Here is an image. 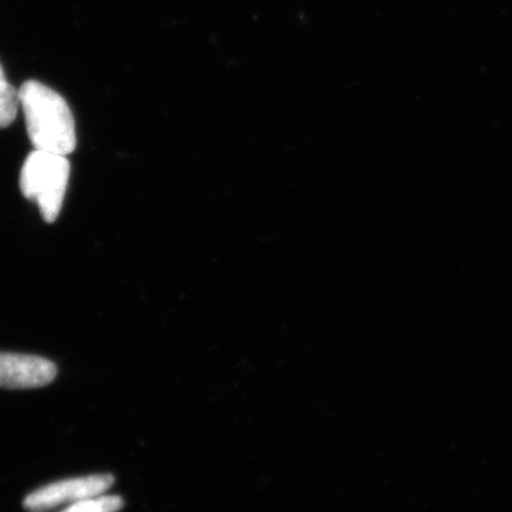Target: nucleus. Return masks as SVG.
Segmentation results:
<instances>
[{
    "mask_svg": "<svg viewBox=\"0 0 512 512\" xmlns=\"http://www.w3.org/2000/svg\"><path fill=\"white\" fill-rule=\"evenodd\" d=\"M26 130L35 150L69 156L76 148V123L67 101L45 84L29 80L19 89Z\"/></svg>",
    "mask_w": 512,
    "mask_h": 512,
    "instance_id": "nucleus-1",
    "label": "nucleus"
},
{
    "mask_svg": "<svg viewBox=\"0 0 512 512\" xmlns=\"http://www.w3.org/2000/svg\"><path fill=\"white\" fill-rule=\"evenodd\" d=\"M69 178V160L60 154L35 150L23 164L20 191L25 198L36 202L47 224H53L59 218Z\"/></svg>",
    "mask_w": 512,
    "mask_h": 512,
    "instance_id": "nucleus-2",
    "label": "nucleus"
},
{
    "mask_svg": "<svg viewBox=\"0 0 512 512\" xmlns=\"http://www.w3.org/2000/svg\"><path fill=\"white\" fill-rule=\"evenodd\" d=\"M111 474L69 478L37 488L23 500V507L30 512H46L60 505H70L86 498L103 495L113 485Z\"/></svg>",
    "mask_w": 512,
    "mask_h": 512,
    "instance_id": "nucleus-3",
    "label": "nucleus"
},
{
    "mask_svg": "<svg viewBox=\"0 0 512 512\" xmlns=\"http://www.w3.org/2000/svg\"><path fill=\"white\" fill-rule=\"evenodd\" d=\"M57 367L45 357L0 352V389H39L53 382Z\"/></svg>",
    "mask_w": 512,
    "mask_h": 512,
    "instance_id": "nucleus-4",
    "label": "nucleus"
},
{
    "mask_svg": "<svg viewBox=\"0 0 512 512\" xmlns=\"http://www.w3.org/2000/svg\"><path fill=\"white\" fill-rule=\"evenodd\" d=\"M20 107L19 90L6 80L0 66V128L9 127L18 116Z\"/></svg>",
    "mask_w": 512,
    "mask_h": 512,
    "instance_id": "nucleus-5",
    "label": "nucleus"
},
{
    "mask_svg": "<svg viewBox=\"0 0 512 512\" xmlns=\"http://www.w3.org/2000/svg\"><path fill=\"white\" fill-rule=\"evenodd\" d=\"M123 498L119 495H97L70 504L62 512H117L123 508Z\"/></svg>",
    "mask_w": 512,
    "mask_h": 512,
    "instance_id": "nucleus-6",
    "label": "nucleus"
}]
</instances>
